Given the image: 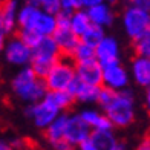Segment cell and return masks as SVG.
Listing matches in <instances>:
<instances>
[{
  "mask_svg": "<svg viewBox=\"0 0 150 150\" xmlns=\"http://www.w3.org/2000/svg\"><path fill=\"white\" fill-rule=\"evenodd\" d=\"M78 115L92 130H95V129H98V130H109V129H113V124L110 122V120H109L104 113L95 110V109H86V110L80 112Z\"/></svg>",
  "mask_w": 150,
  "mask_h": 150,
  "instance_id": "ac0fdd59",
  "label": "cell"
},
{
  "mask_svg": "<svg viewBox=\"0 0 150 150\" xmlns=\"http://www.w3.org/2000/svg\"><path fill=\"white\" fill-rule=\"evenodd\" d=\"M51 146L54 150H74L75 149L66 138H60L57 141H54V142H51Z\"/></svg>",
  "mask_w": 150,
  "mask_h": 150,
  "instance_id": "83f0119b",
  "label": "cell"
},
{
  "mask_svg": "<svg viewBox=\"0 0 150 150\" xmlns=\"http://www.w3.org/2000/svg\"><path fill=\"white\" fill-rule=\"evenodd\" d=\"M6 38H8V35H5L3 32H0V54H2V51H3V46H5Z\"/></svg>",
  "mask_w": 150,
  "mask_h": 150,
  "instance_id": "836d02e7",
  "label": "cell"
},
{
  "mask_svg": "<svg viewBox=\"0 0 150 150\" xmlns=\"http://www.w3.org/2000/svg\"><path fill=\"white\" fill-rule=\"evenodd\" d=\"M127 3L135 8H141V9H150V0H127Z\"/></svg>",
  "mask_w": 150,
  "mask_h": 150,
  "instance_id": "f1b7e54d",
  "label": "cell"
},
{
  "mask_svg": "<svg viewBox=\"0 0 150 150\" xmlns=\"http://www.w3.org/2000/svg\"><path fill=\"white\" fill-rule=\"evenodd\" d=\"M25 112H26V117L31 118L34 121V124L38 129H43L45 130V129L51 124V121L60 113V109L45 95V97L40 101H37V103L28 104Z\"/></svg>",
  "mask_w": 150,
  "mask_h": 150,
  "instance_id": "5b68a950",
  "label": "cell"
},
{
  "mask_svg": "<svg viewBox=\"0 0 150 150\" xmlns=\"http://www.w3.org/2000/svg\"><path fill=\"white\" fill-rule=\"evenodd\" d=\"M112 150H126V144H124V142H120V141H118Z\"/></svg>",
  "mask_w": 150,
  "mask_h": 150,
  "instance_id": "e575fe53",
  "label": "cell"
},
{
  "mask_svg": "<svg viewBox=\"0 0 150 150\" xmlns=\"http://www.w3.org/2000/svg\"><path fill=\"white\" fill-rule=\"evenodd\" d=\"M104 2H106V3H109V5H117V3L120 2V0H104Z\"/></svg>",
  "mask_w": 150,
  "mask_h": 150,
  "instance_id": "d590c367",
  "label": "cell"
},
{
  "mask_svg": "<svg viewBox=\"0 0 150 150\" xmlns=\"http://www.w3.org/2000/svg\"><path fill=\"white\" fill-rule=\"evenodd\" d=\"M66 113H58L55 118L51 121V124L45 129L46 139L49 141V144L60 138H64V124H66Z\"/></svg>",
  "mask_w": 150,
  "mask_h": 150,
  "instance_id": "44dd1931",
  "label": "cell"
},
{
  "mask_svg": "<svg viewBox=\"0 0 150 150\" xmlns=\"http://www.w3.org/2000/svg\"><path fill=\"white\" fill-rule=\"evenodd\" d=\"M101 2H104V0H80V3H81V8H89V6H93V5H97V3H101Z\"/></svg>",
  "mask_w": 150,
  "mask_h": 150,
  "instance_id": "4dcf8cb0",
  "label": "cell"
},
{
  "mask_svg": "<svg viewBox=\"0 0 150 150\" xmlns=\"http://www.w3.org/2000/svg\"><path fill=\"white\" fill-rule=\"evenodd\" d=\"M100 89H101V86L83 83V81H80L77 77H75V80L69 84V87H67V91L74 95V100L78 101V103H84V104L97 103Z\"/></svg>",
  "mask_w": 150,
  "mask_h": 150,
  "instance_id": "7c38bea8",
  "label": "cell"
},
{
  "mask_svg": "<svg viewBox=\"0 0 150 150\" xmlns=\"http://www.w3.org/2000/svg\"><path fill=\"white\" fill-rule=\"evenodd\" d=\"M95 58L101 66L120 61V45L113 37L104 35L95 46Z\"/></svg>",
  "mask_w": 150,
  "mask_h": 150,
  "instance_id": "30bf717a",
  "label": "cell"
},
{
  "mask_svg": "<svg viewBox=\"0 0 150 150\" xmlns=\"http://www.w3.org/2000/svg\"><path fill=\"white\" fill-rule=\"evenodd\" d=\"M71 58L74 60V63L95 58V47L86 45L83 42H78L77 45H75V47L72 49V52H71Z\"/></svg>",
  "mask_w": 150,
  "mask_h": 150,
  "instance_id": "cb8c5ba5",
  "label": "cell"
},
{
  "mask_svg": "<svg viewBox=\"0 0 150 150\" xmlns=\"http://www.w3.org/2000/svg\"><path fill=\"white\" fill-rule=\"evenodd\" d=\"M52 38L55 40L58 49L63 55H71L75 45L80 42L78 35H75L72 32L69 23H57L55 31L52 32Z\"/></svg>",
  "mask_w": 150,
  "mask_h": 150,
  "instance_id": "4fadbf2b",
  "label": "cell"
},
{
  "mask_svg": "<svg viewBox=\"0 0 150 150\" xmlns=\"http://www.w3.org/2000/svg\"><path fill=\"white\" fill-rule=\"evenodd\" d=\"M55 26H57L55 14H51L47 11L37 8V11L34 12V16L31 18V23L25 29H29L32 32H35L37 35L45 37V35H52V32L55 31Z\"/></svg>",
  "mask_w": 150,
  "mask_h": 150,
  "instance_id": "8fae6325",
  "label": "cell"
},
{
  "mask_svg": "<svg viewBox=\"0 0 150 150\" xmlns=\"http://www.w3.org/2000/svg\"><path fill=\"white\" fill-rule=\"evenodd\" d=\"M89 139L98 150H112L115 144L118 142L117 136L113 133V129H109V130H98V129H95V130H91Z\"/></svg>",
  "mask_w": 150,
  "mask_h": 150,
  "instance_id": "d6986e66",
  "label": "cell"
},
{
  "mask_svg": "<svg viewBox=\"0 0 150 150\" xmlns=\"http://www.w3.org/2000/svg\"><path fill=\"white\" fill-rule=\"evenodd\" d=\"M0 150H16V149L11 146V142L5 141V139H0Z\"/></svg>",
  "mask_w": 150,
  "mask_h": 150,
  "instance_id": "d6a6232c",
  "label": "cell"
},
{
  "mask_svg": "<svg viewBox=\"0 0 150 150\" xmlns=\"http://www.w3.org/2000/svg\"><path fill=\"white\" fill-rule=\"evenodd\" d=\"M46 97L49 98L52 103L60 109V112L71 109L72 104L75 103L74 95H72L69 91H67V89H61V91H47V92H46Z\"/></svg>",
  "mask_w": 150,
  "mask_h": 150,
  "instance_id": "7402d4cb",
  "label": "cell"
},
{
  "mask_svg": "<svg viewBox=\"0 0 150 150\" xmlns=\"http://www.w3.org/2000/svg\"><path fill=\"white\" fill-rule=\"evenodd\" d=\"M135 52L139 57H150V34L135 40Z\"/></svg>",
  "mask_w": 150,
  "mask_h": 150,
  "instance_id": "d4e9b609",
  "label": "cell"
},
{
  "mask_svg": "<svg viewBox=\"0 0 150 150\" xmlns=\"http://www.w3.org/2000/svg\"><path fill=\"white\" fill-rule=\"evenodd\" d=\"M106 35L104 34V28H101L98 25H89V28H87L83 34L80 35V42H83L89 46H97V43L100 42L101 38Z\"/></svg>",
  "mask_w": 150,
  "mask_h": 150,
  "instance_id": "603a6c76",
  "label": "cell"
},
{
  "mask_svg": "<svg viewBox=\"0 0 150 150\" xmlns=\"http://www.w3.org/2000/svg\"><path fill=\"white\" fill-rule=\"evenodd\" d=\"M89 25H91V20H89V17H87V12H86L84 8H78V9L71 12L69 26H71V29H72V32L75 34V35H78V38H80L81 34L89 28Z\"/></svg>",
  "mask_w": 150,
  "mask_h": 150,
  "instance_id": "ffe728a7",
  "label": "cell"
},
{
  "mask_svg": "<svg viewBox=\"0 0 150 150\" xmlns=\"http://www.w3.org/2000/svg\"><path fill=\"white\" fill-rule=\"evenodd\" d=\"M11 86L17 97L28 104L40 101L47 92L43 78H38L29 66H22V69L12 80Z\"/></svg>",
  "mask_w": 150,
  "mask_h": 150,
  "instance_id": "6da1fadb",
  "label": "cell"
},
{
  "mask_svg": "<svg viewBox=\"0 0 150 150\" xmlns=\"http://www.w3.org/2000/svg\"><path fill=\"white\" fill-rule=\"evenodd\" d=\"M104 115L110 120L113 127H127L135 121V103L133 93L126 89L117 91L112 103L104 109Z\"/></svg>",
  "mask_w": 150,
  "mask_h": 150,
  "instance_id": "7a4b0ae2",
  "label": "cell"
},
{
  "mask_svg": "<svg viewBox=\"0 0 150 150\" xmlns=\"http://www.w3.org/2000/svg\"><path fill=\"white\" fill-rule=\"evenodd\" d=\"M2 2H3V0H0V5H2Z\"/></svg>",
  "mask_w": 150,
  "mask_h": 150,
  "instance_id": "8d00e7d4",
  "label": "cell"
},
{
  "mask_svg": "<svg viewBox=\"0 0 150 150\" xmlns=\"http://www.w3.org/2000/svg\"><path fill=\"white\" fill-rule=\"evenodd\" d=\"M86 12H87V17H89L91 23L98 25L101 28L110 26L115 20V12L112 9V5H109L106 2L89 6V8H86Z\"/></svg>",
  "mask_w": 150,
  "mask_h": 150,
  "instance_id": "5bb4252c",
  "label": "cell"
},
{
  "mask_svg": "<svg viewBox=\"0 0 150 150\" xmlns=\"http://www.w3.org/2000/svg\"><path fill=\"white\" fill-rule=\"evenodd\" d=\"M31 51H32V57H43V58H51V60H57L61 55L52 35L40 37L37 40V43L31 47Z\"/></svg>",
  "mask_w": 150,
  "mask_h": 150,
  "instance_id": "2e32d148",
  "label": "cell"
},
{
  "mask_svg": "<svg viewBox=\"0 0 150 150\" xmlns=\"http://www.w3.org/2000/svg\"><path fill=\"white\" fill-rule=\"evenodd\" d=\"M75 77H77L80 81H83V83L101 86L103 66L97 61V58H91V60H86V61H78V63H75Z\"/></svg>",
  "mask_w": 150,
  "mask_h": 150,
  "instance_id": "9c48e42d",
  "label": "cell"
},
{
  "mask_svg": "<svg viewBox=\"0 0 150 150\" xmlns=\"http://www.w3.org/2000/svg\"><path fill=\"white\" fill-rule=\"evenodd\" d=\"M136 150H150V139H149V138H144V139H142L139 144H138Z\"/></svg>",
  "mask_w": 150,
  "mask_h": 150,
  "instance_id": "1f68e13d",
  "label": "cell"
},
{
  "mask_svg": "<svg viewBox=\"0 0 150 150\" xmlns=\"http://www.w3.org/2000/svg\"><path fill=\"white\" fill-rule=\"evenodd\" d=\"M18 3L17 0H3L0 5V32L5 35H11L16 31V16Z\"/></svg>",
  "mask_w": 150,
  "mask_h": 150,
  "instance_id": "9a60e30c",
  "label": "cell"
},
{
  "mask_svg": "<svg viewBox=\"0 0 150 150\" xmlns=\"http://www.w3.org/2000/svg\"><path fill=\"white\" fill-rule=\"evenodd\" d=\"M92 129L81 120L78 113L75 115H67L66 117V124H64V138L71 142L74 147H77L80 142L89 138Z\"/></svg>",
  "mask_w": 150,
  "mask_h": 150,
  "instance_id": "ba28073f",
  "label": "cell"
},
{
  "mask_svg": "<svg viewBox=\"0 0 150 150\" xmlns=\"http://www.w3.org/2000/svg\"><path fill=\"white\" fill-rule=\"evenodd\" d=\"M28 2L51 14H57L60 11V0H28Z\"/></svg>",
  "mask_w": 150,
  "mask_h": 150,
  "instance_id": "484cf974",
  "label": "cell"
},
{
  "mask_svg": "<svg viewBox=\"0 0 150 150\" xmlns=\"http://www.w3.org/2000/svg\"><path fill=\"white\" fill-rule=\"evenodd\" d=\"M75 80V63L71 55H61L54 63L51 71L43 78L47 91H61L67 89L69 84Z\"/></svg>",
  "mask_w": 150,
  "mask_h": 150,
  "instance_id": "3957f363",
  "label": "cell"
},
{
  "mask_svg": "<svg viewBox=\"0 0 150 150\" xmlns=\"http://www.w3.org/2000/svg\"><path fill=\"white\" fill-rule=\"evenodd\" d=\"M122 25L126 34L135 42L136 38L150 34V14L147 9L127 5V8L122 12Z\"/></svg>",
  "mask_w": 150,
  "mask_h": 150,
  "instance_id": "277c9868",
  "label": "cell"
},
{
  "mask_svg": "<svg viewBox=\"0 0 150 150\" xmlns=\"http://www.w3.org/2000/svg\"><path fill=\"white\" fill-rule=\"evenodd\" d=\"M132 75L135 83L141 87L150 86V58L136 55L132 61Z\"/></svg>",
  "mask_w": 150,
  "mask_h": 150,
  "instance_id": "e0dca14e",
  "label": "cell"
},
{
  "mask_svg": "<svg viewBox=\"0 0 150 150\" xmlns=\"http://www.w3.org/2000/svg\"><path fill=\"white\" fill-rule=\"evenodd\" d=\"M81 8L80 0H60V9L66 12H72L75 9Z\"/></svg>",
  "mask_w": 150,
  "mask_h": 150,
  "instance_id": "4316f807",
  "label": "cell"
},
{
  "mask_svg": "<svg viewBox=\"0 0 150 150\" xmlns=\"http://www.w3.org/2000/svg\"><path fill=\"white\" fill-rule=\"evenodd\" d=\"M2 54L5 55V60L12 66H28L29 60L32 57V51L31 47L26 45L18 35L11 37L9 40L6 38L5 46Z\"/></svg>",
  "mask_w": 150,
  "mask_h": 150,
  "instance_id": "8992f818",
  "label": "cell"
},
{
  "mask_svg": "<svg viewBox=\"0 0 150 150\" xmlns=\"http://www.w3.org/2000/svg\"><path fill=\"white\" fill-rule=\"evenodd\" d=\"M129 80H130V75H129L126 67L121 64V61L103 66L101 86L113 89V91H121L129 86Z\"/></svg>",
  "mask_w": 150,
  "mask_h": 150,
  "instance_id": "52a82bcc",
  "label": "cell"
},
{
  "mask_svg": "<svg viewBox=\"0 0 150 150\" xmlns=\"http://www.w3.org/2000/svg\"><path fill=\"white\" fill-rule=\"evenodd\" d=\"M78 147V150H98L97 147H95L93 144H92V141L87 138V139H84L83 142H80V144L77 146Z\"/></svg>",
  "mask_w": 150,
  "mask_h": 150,
  "instance_id": "f546056e",
  "label": "cell"
}]
</instances>
